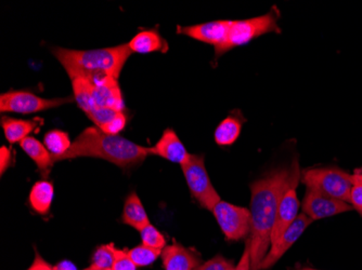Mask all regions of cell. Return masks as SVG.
<instances>
[{"instance_id":"1","label":"cell","mask_w":362,"mask_h":270,"mask_svg":"<svg viewBox=\"0 0 362 270\" xmlns=\"http://www.w3.org/2000/svg\"><path fill=\"white\" fill-rule=\"evenodd\" d=\"M300 164L295 160L288 168H274L254 180L251 186V270H260L272 247V235L276 210L288 185L300 176Z\"/></svg>"},{"instance_id":"2","label":"cell","mask_w":362,"mask_h":270,"mask_svg":"<svg viewBox=\"0 0 362 270\" xmlns=\"http://www.w3.org/2000/svg\"><path fill=\"white\" fill-rule=\"evenodd\" d=\"M149 155H151L150 147L138 145L119 135L105 133L98 127H89L79 134L70 149L57 161L91 157L127 168L139 166Z\"/></svg>"},{"instance_id":"3","label":"cell","mask_w":362,"mask_h":270,"mask_svg":"<svg viewBox=\"0 0 362 270\" xmlns=\"http://www.w3.org/2000/svg\"><path fill=\"white\" fill-rule=\"evenodd\" d=\"M52 54L69 74H107L119 79L124 65L133 54L128 44L95 50H72L57 47Z\"/></svg>"},{"instance_id":"4","label":"cell","mask_w":362,"mask_h":270,"mask_svg":"<svg viewBox=\"0 0 362 270\" xmlns=\"http://www.w3.org/2000/svg\"><path fill=\"white\" fill-rule=\"evenodd\" d=\"M278 11L276 8H274L272 11L264 16H256L252 19L231 21L227 39L223 42V46L215 49L216 58L230 51L231 49L245 46L259 36L269 34V32H281L278 25Z\"/></svg>"},{"instance_id":"5","label":"cell","mask_w":362,"mask_h":270,"mask_svg":"<svg viewBox=\"0 0 362 270\" xmlns=\"http://www.w3.org/2000/svg\"><path fill=\"white\" fill-rule=\"evenodd\" d=\"M300 182L309 190L339 199L349 204L354 182L353 176L337 168H305Z\"/></svg>"},{"instance_id":"6","label":"cell","mask_w":362,"mask_h":270,"mask_svg":"<svg viewBox=\"0 0 362 270\" xmlns=\"http://www.w3.org/2000/svg\"><path fill=\"white\" fill-rule=\"evenodd\" d=\"M181 168L193 198L202 208L213 211L221 199L211 184L205 166L204 156L191 155L190 159L181 166Z\"/></svg>"},{"instance_id":"7","label":"cell","mask_w":362,"mask_h":270,"mask_svg":"<svg viewBox=\"0 0 362 270\" xmlns=\"http://www.w3.org/2000/svg\"><path fill=\"white\" fill-rule=\"evenodd\" d=\"M71 97L45 99L28 91L11 90L0 95V111L30 115L72 102Z\"/></svg>"},{"instance_id":"8","label":"cell","mask_w":362,"mask_h":270,"mask_svg":"<svg viewBox=\"0 0 362 270\" xmlns=\"http://www.w3.org/2000/svg\"><path fill=\"white\" fill-rule=\"evenodd\" d=\"M211 212L228 241L249 238L251 233V211L221 200Z\"/></svg>"},{"instance_id":"9","label":"cell","mask_w":362,"mask_h":270,"mask_svg":"<svg viewBox=\"0 0 362 270\" xmlns=\"http://www.w3.org/2000/svg\"><path fill=\"white\" fill-rule=\"evenodd\" d=\"M303 213L311 221L335 216L341 213L349 212L353 207L345 201L332 198L314 190L307 188L302 202Z\"/></svg>"},{"instance_id":"10","label":"cell","mask_w":362,"mask_h":270,"mask_svg":"<svg viewBox=\"0 0 362 270\" xmlns=\"http://www.w3.org/2000/svg\"><path fill=\"white\" fill-rule=\"evenodd\" d=\"M300 182V176H298L288 185V188L280 199L278 210H276V222L272 229V245L281 238L282 235L288 231V227L300 215L298 211H300V202L296 194V188Z\"/></svg>"},{"instance_id":"11","label":"cell","mask_w":362,"mask_h":270,"mask_svg":"<svg viewBox=\"0 0 362 270\" xmlns=\"http://www.w3.org/2000/svg\"><path fill=\"white\" fill-rule=\"evenodd\" d=\"M231 21L218 20V21L206 22L192 26H178L177 32L181 35L188 36L197 42L211 44L215 49L223 46L229 34Z\"/></svg>"},{"instance_id":"12","label":"cell","mask_w":362,"mask_h":270,"mask_svg":"<svg viewBox=\"0 0 362 270\" xmlns=\"http://www.w3.org/2000/svg\"><path fill=\"white\" fill-rule=\"evenodd\" d=\"M311 222L313 221L308 216H306L304 213H300L298 219H295L293 224L288 227V231L282 235L281 238L270 247L267 255L262 261L260 270H267L276 265L279 259H281L288 250L298 240Z\"/></svg>"},{"instance_id":"13","label":"cell","mask_w":362,"mask_h":270,"mask_svg":"<svg viewBox=\"0 0 362 270\" xmlns=\"http://www.w3.org/2000/svg\"><path fill=\"white\" fill-rule=\"evenodd\" d=\"M150 152L151 155L158 156L163 159L180 164V166H184L190 159L191 156V154L187 152L186 147L179 139L176 132L170 128L163 132L162 137L158 140V143L153 147H150Z\"/></svg>"},{"instance_id":"14","label":"cell","mask_w":362,"mask_h":270,"mask_svg":"<svg viewBox=\"0 0 362 270\" xmlns=\"http://www.w3.org/2000/svg\"><path fill=\"white\" fill-rule=\"evenodd\" d=\"M160 257L165 270H195L201 265L197 252L177 243L166 245Z\"/></svg>"},{"instance_id":"15","label":"cell","mask_w":362,"mask_h":270,"mask_svg":"<svg viewBox=\"0 0 362 270\" xmlns=\"http://www.w3.org/2000/svg\"><path fill=\"white\" fill-rule=\"evenodd\" d=\"M133 54H149L168 51V44L156 30H141L128 42Z\"/></svg>"},{"instance_id":"16","label":"cell","mask_w":362,"mask_h":270,"mask_svg":"<svg viewBox=\"0 0 362 270\" xmlns=\"http://www.w3.org/2000/svg\"><path fill=\"white\" fill-rule=\"evenodd\" d=\"M20 146L24 150V153L35 162L40 174L45 178H48L54 161L45 144L34 137H28L20 143Z\"/></svg>"},{"instance_id":"17","label":"cell","mask_w":362,"mask_h":270,"mask_svg":"<svg viewBox=\"0 0 362 270\" xmlns=\"http://www.w3.org/2000/svg\"><path fill=\"white\" fill-rule=\"evenodd\" d=\"M93 92L97 107H110L124 111L125 105L117 79H111L101 86L93 87Z\"/></svg>"},{"instance_id":"18","label":"cell","mask_w":362,"mask_h":270,"mask_svg":"<svg viewBox=\"0 0 362 270\" xmlns=\"http://www.w3.org/2000/svg\"><path fill=\"white\" fill-rule=\"evenodd\" d=\"M42 123V121H40V119L24 121V119H16L8 116L1 117V127H3L5 137L10 144L21 143Z\"/></svg>"},{"instance_id":"19","label":"cell","mask_w":362,"mask_h":270,"mask_svg":"<svg viewBox=\"0 0 362 270\" xmlns=\"http://www.w3.org/2000/svg\"><path fill=\"white\" fill-rule=\"evenodd\" d=\"M122 222L138 231L150 224L148 213L136 192H132L126 198L123 214H122Z\"/></svg>"},{"instance_id":"20","label":"cell","mask_w":362,"mask_h":270,"mask_svg":"<svg viewBox=\"0 0 362 270\" xmlns=\"http://www.w3.org/2000/svg\"><path fill=\"white\" fill-rule=\"evenodd\" d=\"M54 188L52 182L40 180L33 185L28 196L30 207L38 214L45 215L50 211L54 200Z\"/></svg>"},{"instance_id":"21","label":"cell","mask_w":362,"mask_h":270,"mask_svg":"<svg viewBox=\"0 0 362 270\" xmlns=\"http://www.w3.org/2000/svg\"><path fill=\"white\" fill-rule=\"evenodd\" d=\"M69 76L72 80L75 101L79 109L88 116L91 111L97 109L95 99H93V85L81 75L71 74Z\"/></svg>"},{"instance_id":"22","label":"cell","mask_w":362,"mask_h":270,"mask_svg":"<svg viewBox=\"0 0 362 270\" xmlns=\"http://www.w3.org/2000/svg\"><path fill=\"white\" fill-rule=\"evenodd\" d=\"M242 123L238 116H228L215 130L214 139L219 146L233 145L241 133Z\"/></svg>"},{"instance_id":"23","label":"cell","mask_w":362,"mask_h":270,"mask_svg":"<svg viewBox=\"0 0 362 270\" xmlns=\"http://www.w3.org/2000/svg\"><path fill=\"white\" fill-rule=\"evenodd\" d=\"M44 144L52 154L54 162L62 157L72 146L69 134L58 129L52 130L45 134Z\"/></svg>"},{"instance_id":"24","label":"cell","mask_w":362,"mask_h":270,"mask_svg":"<svg viewBox=\"0 0 362 270\" xmlns=\"http://www.w3.org/2000/svg\"><path fill=\"white\" fill-rule=\"evenodd\" d=\"M127 252L130 259H133L137 267H146V266L151 265L158 259V257L162 255V250L146 247L142 243L133 249L127 250Z\"/></svg>"},{"instance_id":"25","label":"cell","mask_w":362,"mask_h":270,"mask_svg":"<svg viewBox=\"0 0 362 270\" xmlns=\"http://www.w3.org/2000/svg\"><path fill=\"white\" fill-rule=\"evenodd\" d=\"M114 243L101 245L95 250L93 255V264L97 268L101 269H112L114 263V251H115Z\"/></svg>"},{"instance_id":"26","label":"cell","mask_w":362,"mask_h":270,"mask_svg":"<svg viewBox=\"0 0 362 270\" xmlns=\"http://www.w3.org/2000/svg\"><path fill=\"white\" fill-rule=\"evenodd\" d=\"M139 233L140 237H141L142 245L153 247V249L162 250V251L165 249V237L151 223L144 226Z\"/></svg>"},{"instance_id":"27","label":"cell","mask_w":362,"mask_h":270,"mask_svg":"<svg viewBox=\"0 0 362 270\" xmlns=\"http://www.w3.org/2000/svg\"><path fill=\"white\" fill-rule=\"evenodd\" d=\"M119 113V111L110 109V107H97L95 111L89 113L88 118L95 123V127L103 129L113 121L114 118L117 117Z\"/></svg>"},{"instance_id":"28","label":"cell","mask_w":362,"mask_h":270,"mask_svg":"<svg viewBox=\"0 0 362 270\" xmlns=\"http://www.w3.org/2000/svg\"><path fill=\"white\" fill-rule=\"evenodd\" d=\"M112 270H137V266L128 255L127 250L115 247L114 251V263Z\"/></svg>"},{"instance_id":"29","label":"cell","mask_w":362,"mask_h":270,"mask_svg":"<svg viewBox=\"0 0 362 270\" xmlns=\"http://www.w3.org/2000/svg\"><path fill=\"white\" fill-rule=\"evenodd\" d=\"M235 268L233 262L221 255H217L206 263L201 264L195 270H235Z\"/></svg>"},{"instance_id":"30","label":"cell","mask_w":362,"mask_h":270,"mask_svg":"<svg viewBox=\"0 0 362 270\" xmlns=\"http://www.w3.org/2000/svg\"><path fill=\"white\" fill-rule=\"evenodd\" d=\"M126 123H127L126 113L124 111H119L117 117L114 118L109 125H105L103 129L100 130H103L105 133L111 134V135H119V132L123 131L124 128H125Z\"/></svg>"},{"instance_id":"31","label":"cell","mask_w":362,"mask_h":270,"mask_svg":"<svg viewBox=\"0 0 362 270\" xmlns=\"http://www.w3.org/2000/svg\"><path fill=\"white\" fill-rule=\"evenodd\" d=\"M349 202L353 209H355L362 217V182H355L354 184L349 196Z\"/></svg>"},{"instance_id":"32","label":"cell","mask_w":362,"mask_h":270,"mask_svg":"<svg viewBox=\"0 0 362 270\" xmlns=\"http://www.w3.org/2000/svg\"><path fill=\"white\" fill-rule=\"evenodd\" d=\"M235 270H251V250H250L249 238L246 239L245 249Z\"/></svg>"},{"instance_id":"33","label":"cell","mask_w":362,"mask_h":270,"mask_svg":"<svg viewBox=\"0 0 362 270\" xmlns=\"http://www.w3.org/2000/svg\"><path fill=\"white\" fill-rule=\"evenodd\" d=\"M0 170H1V176H4L6 170L10 166L12 161L11 152L9 148L3 146L0 149Z\"/></svg>"},{"instance_id":"34","label":"cell","mask_w":362,"mask_h":270,"mask_svg":"<svg viewBox=\"0 0 362 270\" xmlns=\"http://www.w3.org/2000/svg\"><path fill=\"white\" fill-rule=\"evenodd\" d=\"M26 270H54V267H52L50 264L47 263V262L38 254L37 252H36L35 259L33 261L30 268H28Z\"/></svg>"},{"instance_id":"35","label":"cell","mask_w":362,"mask_h":270,"mask_svg":"<svg viewBox=\"0 0 362 270\" xmlns=\"http://www.w3.org/2000/svg\"><path fill=\"white\" fill-rule=\"evenodd\" d=\"M54 270H77V268L71 262L64 261L54 266Z\"/></svg>"},{"instance_id":"36","label":"cell","mask_w":362,"mask_h":270,"mask_svg":"<svg viewBox=\"0 0 362 270\" xmlns=\"http://www.w3.org/2000/svg\"><path fill=\"white\" fill-rule=\"evenodd\" d=\"M353 180H354V182H362V173L361 174H354Z\"/></svg>"},{"instance_id":"37","label":"cell","mask_w":362,"mask_h":270,"mask_svg":"<svg viewBox=\"0 0 362 270\" xmlns=\"http://www.w3.org/2000/svg\"><path fill=\"white\" fill-rule=\"evenodd\" d=\"M84 270H112V269H101V268L95 267V266L90 265L88 268Z\"/></svg>"},{"instance_id":"38","label":"cell","mask_w":362,"mask_h":270,"mask_svg":"<svg viewBox=\"0 0 362 270\" xmlns=\"http://www.w3.org/2000/svg\"><path fill=\"white\" fill-rule=\"evenodd\" d=\"M298 270H317V269H313V268H302V269Z\"/></svg>"}]
</instances>
